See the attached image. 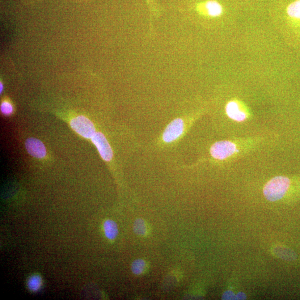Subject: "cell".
<instances>
[{
	"label": "cell",
	"mask_w": 300,
	"mask_h": 300,
	"mask_svg": "<svg viewBox=\"0 0 300 300\" xmlns=\"http://www.w3.org/2000/svg\"><path fill=\"white\" fill-rule=\"evenodd\" d=\"M291 185V180L285 176H277L270 180L264 188V195L270 201H276L284 197Z\"/></svg>",
	"instance_id": "1"
},
{
	"label": "cell",
	"mask_w": 300,
	"mask_h": 300,
	"mask_svg": "<svg viewBox=\"0 0 300 300\" xmlns=\"http://www.w3.org/2000/svg\"><path fill=\"white\" fill-rule=\"evenodd\" d=\"M238 151L237 146L234 142L222 141L215 143L211 147L210 153L214 158L224 160L231 157Z\"/></svg>",
	"instance_id": "2"
},
{
	"label": "cell",
	"mask_w": 300,
	"mask_h": 300,
	"mask_svg": "<svg viewBox=\"0 0 300 300\" xmlns=\"http://www.w3.org/2000/svg\"><path fill=\"white\" fill-rule=\"evenodd\" d=\"M71 128L82 136L90 138L95 134L94 124L87 118L80 116L74 118L70 122Z\"/></svg>",
	"instance_id": "3"
},
{
	"label": "cell",
	"mask_w": 300,
	"mask_h": 300,
	"mask_svg": "<svg viewBox=\"0 0 300 300\" xmlns=\"http://www.w3.org/2000/svg\"><path fill=\"white\" fill-rule=\"evenodd\" d=\"M196 10L201 15L210 18H218L222 15L223 8L221 4L216 0H207L198 3Z\"/></svg>",
	"instance_id": "4"
},
{
	"label": "cell",
	"mask_w": 300,
	"mask_h": 300,
	"mask_svg": "<svg viewBox=\"0 0 300 300\" xmlns=\"http://www.w3.org/2000/svg\"><path fill=\"white\" fill-rule=\"evenodd\" d=\"M91 139L101 157L107 162L110 161L112 158L113 153L111 146L104 135L101 133H95Z\"/></svg>",
	"instance_id": "5"
},
{
	"label": "cell",
	"mask_w": 300,
	"mask_h": 300,
	"mask_svg": "<svg viewBox=\"0 0 300 300\" xmlns=\"http://www.w3.org/2000/svg\"><path fill=\"white\" fill-rule=\"evenodd\" d=\"M184 131V122L180 119L173 121L169 124L163 134V140L166 142H171L176 140Z\"/></svg>",
	"instance_id": "6"
},
{
	"label": "cell",
	"mask_w": 300,
	"mask_h": 300,
	"mask_svg": "<svg viewBox=\"0 0 300 300\" xmlns=\"http://www.w3.org/2000/svg\"><path fill=\"white\" fill-rule=\"evenodd\" d=\"M226 113L231 119L239 122L245 121L247 118L246 113L237 101H230L227 104Z\"/></svg>",
	"instance_id": "7"
},
{
	"label": "cell",
	"mask_w": 300,
	"mask_h": 300,
	"mask_svg": "<svg viewBox=\"0 0 300 300\" xmlns=\"http://www.w3.org/2000/svg\"><path fill=\"white\" fill-rule=\"evenodd\" d=\"M25 146L28 154L36 158L42 159L46 155V150L44 143L36 138L27 139L25 142Z\"/></svg>",
	"instance_id": "8"
},
{
	"label": "cell",
	"mask_w": 300,
	"mask_h": 300,
	"mask_svg": "<svg viewBox=\"0 0 300 300\" xmlns=\"http://www.w3.org/2000/svg\"><path fill=\"white\" fill-rule=\"evenodd\" d=\"M286 14L291 23L300 24V0L290 3L287 7Z\"/></svg>",
	"instance_id": "9"
},
{
	"label": "cell",
	"mask_w": 300,
	"mask_h": 300,
	"mask_svg": "<svg viewBox=\"0 0 300 300\" xmlns=\"http://www.w3.org/2000/svg\"><path fill=\"white\" fill-rule=\"evenodd\" d=\"M103 227L106 237L110 240H113L116 238L119 230H118V227L115 221L111 219H107L104 222Z\"/></svg>",
	"instance_id": "10"
},
{
	"label": "cell",
	"mask_w": 300,
	"mask_h": 300,
	"mask_svg": "<svg viewBox=\"0 0 300 300\" xmlns=\"http://www.w3.org/2000/svg\"><path fill=\"white\" fill-rule=\"evenodd\" d=\"M42 278L38 274H34L28 278L27 285L28 289L32 292H37L42 286Z\"/></svg>",
	"instance_id": "11"
},
{
	"label": "cell",
	"mask_w": 300,
	"mask_h": 300,
	"mask_svg": "<svg viewBox=\"0 0 300 300\" xmlns=\"http://www.w3.org/2000/svg\"><path fill=\"white\" fill-rule=\"evenodd\" d=\"M134 230L135 234L138 236H145L147 229L145 221L141 218H138L134 224Z\"/></svg>",
	"instance_id": "12"
},
{
	"label": "cell",
	"mask_w": 300,
	"mask_h": 300,
	"mask_svg": "<svg viewBox=\"0 0 300 300\" xmlns=\"http://www.w3.org/2000/svg\"><path fill=\"white\" fill-rule=\"evenodd\" d=\"M145 261L142 259L135 260L132 265V271L136 275H140L144 272L146 268Z\"/></svg>",
	"instance_id": "13"
},
{
	"label": "cell",
	"mask_w": 300,
	"mask_h": 300,
	"mask_svg": "<svg viewBox=\"0 0 300 300\" xmlns=\"http://www.w3.org/2000/svg\"><path fill=\"white\" fill-rule=\"evenodd\" d=\"M1 111L4 115H9L13 111V107L10 103L4 101L1 105Z\"/></svg>",
	"instance_id": "14"
},
{
	"label": "cell",
	"mask_w": 300,
	"mask_h": 300,
	"mask_svg": "<svg viewBox=\"0 0 300 300\" xmlns=\"http://www.w3.org/2000/svg\"><path fill=\"white\" fill-rule=\"evenodd\" d=\"M3 90V85L2 83H1V84H0V92H2V91Z\"/></svg>",
	"instance_id": "15"
}]
</instances>
